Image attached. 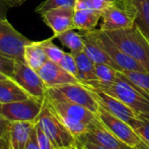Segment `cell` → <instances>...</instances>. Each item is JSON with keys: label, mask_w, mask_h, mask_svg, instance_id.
<instances>
[{"label": "cell", "mask_w": 149, "mask_h": 149, "mask_svg": "<svg viewBox=\"0 0 149 149\" xmlns=\"http://www.w3.org/2000/svg\"><path fill=\"white\" fill-rule=\"evenodd\" d=\"M45 102L76 138L102 124L97 114L68 101L54 88H47Z\"/></svg>", "instance_id": "cell-1"}, {"label": "cell", "mask_w": 149, "mask_h": 149, "mask_svg": "<svg viewBox=\"0 0 149 149\" xmlns=\"http://www.w3.org/2000/svg\"><path fill=\"white\" fill-rule=\"evenodd\" d=\"M82 84L120 100L139 115H149V96L133 84L121 71L118 70L117 79L114 83H102L94 80L82 83Z\"/></svg>", "instance_id": "cell-2"}, {"label": "cell", "mask_w": 149, "mask_h": 149, "mask_svg": "<svg viewBox=\"0 0 149 149\" xmlns=\"http://www.w3.org/2000/svg\"><path fill=\"white\" fill-rule=\"evenodd\" d=\"M105 33L123 52L149 72V41L135 25L132 28Z\"/></svg>", "instance_id": "cell-3"}, {"label": "cell", "mask_w": 149, "mask_h": 149, "mask_svg": "<svg viewBox=\"0 0 149 149\" xmlns=\"http://www.w3.org/2000/svg\"><path fill=\"white\" fill-rule=\"evenodd\" d=\"M36 124L47 134L55 148L67 149L77 146V138L69 132L45 100L42 111L36 119Z\"/></svg>", "instance_id": "cell-4"}, {"label": "cell", "mask_w": 149, "mask_h": 149, "mask_svg": "<svg viewBox=\"0 0 149 149\" xmlns=\"http://www.w3.org/2000/svg\"><path fill=\"white\" fill-rule=\"evenodd\" d=\"M136 13L132 0H116L103 11L99 29L111 32L132 28L135 25Z\"/></svg>", "instance_id": "cell-5"}, {"label": "cell", "mask_w": 149, "mask_h": 149, "mask_svg": "<svg viewBox=\"0 0 149 149\" xmlns=\"http://www.w3.org/2000/svg\"><path fill=\"white\" fill-rule=\"evenodd\" d=\"M32 40L20 33L7 19H0V53L24 62L25 47Z\"/></svg>", "instance_id": "cell-6"}, {"label": "cell", "mask_w": 149, "mask_h": 149, "mask_svg": "<svg viewBox=\"0 0 149 149\" xmlns=\"http://www.w3.org/2000/svg\"><path fill=\"white\" fill-rule=\"evenodd\" d=\"M12 79L31 97L38 99H45L47 90V86L38 72L25 62L16 61Z\"/></svg>", "instance_id": "cell-7"}, {"label": "cell", "mask_w": 149, "mask_h": 149, "mask_svg": "<svg viewBox=\"0 0 149 149\" xmlns=\"http://www.w3.org/2000/svg\"><path fill=\"white\" fill-rule=\"evenodd\" d=\"M44 100L45 99H38L31 97L25 100L3 104L2 115L11 122H36V119L42 111Z\"/></svg>", "instance_id": "cell-8"}, {"label": "cell", "mask_w": 149, "mask_h": 149, "mask_svg": "<svg viewBox=\"0 0 149 149\" xmlns=\"http://www.w3.org/2000/svg\"><path fill=\"white\" fill-rule=\"evenodd\" d=\"M97 116L103 125L126 145L135 148L141 142V139L127 123L110 113L100 104Z\"/></svg>", "instance_id": "cell-9"}, {"label": "cell", "mask_w": 149, "mask_h": 149, "mask_svg": "<svg viewBox=\"0 0 149 149\" xmlns=\"http://www.w3.org/2000/svg\"><path fill=\"white\" fill-rule=\"evenodd\" d=\"M95 34L97 39L104 50L109 54V56L119 66L122 70H139L146 71L139 62L123 52L110 38V36L100 29H95Z\"/></svg>", "instance_id": "cell-10"}, {"label": "cell", "mask_w": 149, "mask_h": 149, "mask_svg": "<svg viewBox=\"0 0 149 149\" xmlns=\"http://www.w3.org/2000/svg\"><path fill=\"white\" fill-rule=\"evenodd\" d=\"M68 101L80 104L97 115L99 104L92 91L82 84H69L54 88Z\"/></svg>", "instance_id": "cell-11"}, {"label": "cell", "mask_w": 149, "mask_h": 149, "mask_svg": "<svg viewBox=\"0 0 149 149\" xmlns=\"http://www.w3.org/2000/svg\"><path fill=\"white\" fill-rule=\"evenodd\" d=\"M90 90L92 91L95 98L102 107H104L105 110H107L110 113H111L115 117L127 123L130 126L139 117L138 113H136L132 108H130L128 105H126L120 100L103 91H99L94 89H90Z\"/></svg>", "instance_id": "cell-12"}, {"label": "cell", "mask_w": 149, "mask_h": 149, "mask_svg": "<svg viewBox=\"0 0 149 149\" xmlns=\"http://www.w3.org/2000/svg\"><path fill=\"white\" fill-rule=\"evenodd\" d=\"M47 88H56L69 84H81L80 80L62 68L58 63L47 60L37 70Z\"/></svg>", "instance_id": "cell-13"}, {"label": "cell", "mask_w": 149, "mask_h": 149, "mask_svg": "<svg viewBox=\"0 0 149 149\" xmlns=\"http://www.w3.org/2000/svg\"><path fill=\"white\" fill-rule=\"evenodd\" d=\"M74 8L61 7L50 10L40 16L44 23L52 29L54 33L53 38L55 39L60 33L68 30L74 29Z\"/></svg>", "instance_id": "cell-14"}, {"label": "cell", "mask_w": 149, "mask_h": 149, "mask_svg": "<svg viewBox=\"0 0 149 149\" xmlns=\"http://www.w3.org/2000/svg\"><path fill=\"white\" fill-rule=\"evenodd\" d=\"M77 139L78 141H89L108 149H136L120 140L110 132L103 123L90 132L78 136Z\"/></svg>", "instance_id": "cell-15"}, {"label": "cell", "mask_w": 149, "mask_h": 149, "mask_svg": "<svg viewBox=\"0 0 149 149\" xmlns=\"http://www.w3.org/2000/svg\"><path fill=\"white\" fill-rule=\"evenodd\" d=\"M80 34L84 45V51L90 57L91 60H92L96 64H106L117 70L122 71L119 66L116 64L115 61L104 50L97 39L94 30L90 32H82V33Z\"/></svg>", "instance_id": "cell-16"}, {"label": "cell", "mask_w": 149, "mask_h": 149, "mask_svg": "<svg viewBox=\"0 0 149 149\" xmlns=\"http://www.w3.org/2000/svg\"><path fill=\"white\" fill-rule=\"evenodd\" d=\"M36 125L32 121H14L10 126L11 149H25L31 132Z\"/></svg>", "instance_id": "cell-17"}, {"label": "cell", "mask_w": 149, "mask_h": 149, "mask_svg": "<svg viewBox=\"0 0 149 149\" xmlns=\"http://www.w3.org/2000/svg\"><path fill=\"white\" fill-rule=\"evenodd\" d=\"M102 17V12L96 10H74V26L82 32H90L96 29L99 19Z\"/></svg>", "instance_id": "cell-18"}, {"label": "cell", "mask_w": 149, "mask_h": 149, "mask_svg": "<svg viewBox=\"0 0 149 149\" xmlns=\"http://www.w3.org/2000/svg\"><path fill=\"white\" fill-rule=\"evenodd\" d=\"M29 97L31 96L12 78L0 81V103L2 104L25 100Z\"/></svg>", "instance_id": "cell-19"}, {"label": "cell", "mask_w": 149, "mask_h": 149, "mask_svg": "<svg viewBox=\"0 0 149 149\" xmlns=\"http://www.w3.org/2000/svg\"><path fill=\"white\" fill-rule=\"evenodd\" d=\"M77 62L78 68V79L80 83H86L90 81L97 80L95 65L96 63L90 59V57L85 54L84 51L71 53Z\"/></svg>", "instance_id": "cell-20"}, {"label": "cell", "mask_w": 149, "mask_h": 149, "mask_svg": "<svg viewBox=\"0 0 149 149\" xmlns=\"http://www.w3.org/2000/svg\"><path fill=\"white\" fill-rule=\"evenodd\" d=\"M40 41H31L24 49V62L34 70H39L47 61Z\"/></svg>", "instance_id": "cell-21"}, {"label": "cell", "mask_w": 149, "mask_h": 149, "mask_svg": "<svg viewBox=\"0 0 149 149\" xmlns=\"http://www.w3.org/2000/svg\"><path fill=\"white\" fill-rule=\"evenodd\" d=\"M136 8L135 26L149 41V0H132Z\"/></svg>", "instance_id": "cell-22"}, {"label": "cell", "mask_w": 149, "mask_h": 149, "mask_svg": "<svg viewBox=\"0 0 149 149\" xmlns=\"http://www.w3.org/2000/svg\"><path fill=\"white\" fill-rule=\"evenodd\" d=\"M55 39H57L64 47L68 48L70 53H77L84 51V45L81 34L74 32L72 29L60 33L56 36Z\"/></svg>", "instance_id": "cell-23"}, {"label": "cell", "mask_w": 149, "mask_h": 149, "mask_svg": "<svg viewBox=\"0 0 149 149\" xmlns=\"http://www.w3.org/2000/svg\"><path fill=\"white\" fill-rule=\"evenodd\" d=\"M121 72L140 91L149 96V72L139 70H122Z\"/></svg>", "instance_id": "cell-24"}, {"label": "cell", "mask_w": 149, "mask_h": 149, "mask_svg": "<svg viewBox=\"0 0 149 149\" xmlns=\"http://www.w3.org/2000/svg\"><path fill=\"white\" fill-rule=\"evenodd\" d=\"M77 0H45L44 2L40 4L36 9L35 13L42 15L43 13L56 8L61 7H70L74 8Z\"/></svg>", "instance_id": "cell-25"}, {"label": "cell", "mask_w": 149, "mask_h": 149, "mask_svg": "<svg viewBox=\"0 0 149 149\" xmlns=\"http://www.w3.org/2000/svg\"><path fill=\"white\" fill-rule=\"evenodd\" d=\"M53 40H54V38L52 36L51 38H48L47 40H40V44L42 47L47 59L54 62L59 63L60 61L61 60V58L63 57L65 52L62 49H61L59 47L54 45L52 41Z\"/></svg>", "instance_id": "cell-26"}, {"label": "cell", "mask_w": 149, "mask_h": 149, "mask_svg": "<svg viewBox=\"0 0 149 149\" xmlns=\"http://www.w3.org/2000/svg\"><path fill=\"white\" fill-rule=\"evenodd\" d=\"M131 127L135 131L141 140L149 146V115H139Z\"/></svg>", "instance_id": "cell-27"}, {"label": "cell", "mask_w": 149, "mask_h": 149, "mask_svg": "<svg viewBox=\"0 0 149 149\" xmlns=\"http://www.w3.org/2000/svg\"><path fill=\"white\" fill-rule=\"evenodd\" d=\"M95 71L97 80L102 83H114L117 79L118 70L106 64H96ZM119 71V70H118Z\"/></svg>", "instance_id": "cell-28"}, {"label": "cell", "mask_w": 149, "mask_h": 149, "mask_svg": "<svg viewBox=\"0 0 149 149\" xmlns=\"http://www.w3.org/2000/svg\"><path fill=\"white\" fill-rule=\"evenodd\" d=\"M10 126L11 121L0 115V149H11Z\"/></svg>", "instance_id": "cell-29"}, {"label": "cell", "mask_w": 149, "mask_h": 149, "mask_svg": "<svg viewBox=\"0 0 149 149\" xmlns=\"http://www.w3.org/2000/svg\"><path fill=\"white\" fill-rule=\"evenodd\" d=\"M110 5L104 2L97 1V0H77L74 10L90 9V10H96L103 13V11H104Z\"/></svg>", "instance_id": "cell-30"}, {"label": "cell", "mask_w": 149, "mask_h": 149, "mask_svg": "<svg viewBox=\"0 0 149 149\" xmlns=\"http://www.w3.org/2000/svg\"><path fill=\"white\" fill-rule=\"evenodd\" d=\"M58 64L67 72H68L72 76L76 77L78 79V68L74 57L71 53H65Z\"/></svg>", "instance_id": "cell-31"}, {"label": "cell", "mask_w": 149, "mask_h": 149, "mask_svg": "<svg viewBox=\"0 0 149 149\" xmlns=\"http://www.w3.org/2000/svg\"><path fill=\"white\" fill-rule=\"evenodd\" d=\"M16 60L0 53V72L12 78Z\"/></svg>", "instance_id": "cell-32"}, {"label": "cell", "mask_w": 149, "mask_h": 149, "mask_svg": "<svg viewBox=\"0 0 149 149\" xmlns=\"http://www.w3.org/2000/svg\"><path fill=\"white\" fill-rule=\"evenodd\" d=\"M36 132H37V138L38 142L40 149H55V146L47 136V134L43 132V130L36 124Z\"/></svg>", "instance_id": "cell-33"}, {"label": "cell", "mask_w": 149, "mask_h": 149, "mask_svg": "<svg viewBox=\"0 0 149 149\" xmlns=\"http://www.w3.org/2000/svg\"><path fill=\"white\" fill-rule=\"evenodd\" d=\"M25 149H40V146H39V142H38V138H37L36 125L31 132L30 138L28 139V142H27Z\"/></svg>", "instance_id": "cell-34"}, {"label": "cell", "mask_w": 149, "mask_h": 149, "mask_svg": "<svg viewBox=\"0 0 149 149\" xmlns=\"http://www.w3.org/2000/svg\"><path fill=\"white\" fill-rule=\"evenodd\" d=\"M77 145H78L82 149H108L106 147H104L102 146L89 142V141H78Z\"/></svg>", "instance_id": "cell-35"}, {"label": "cell", "mask_w": 149, "mask_h": 149, "mask_svg": "<svg viewBox=\"0 0 149 149\" xmlns=\"http://www.w3.org/2000/svg\"><path fill=\"white\" fill-rule=\"evenodd\" d=\"M10 9L7 0H0V19H7V13Z\"/></svg>", "instance_id": "cell-36"}, {"label": "cell", "mask_w": 149, "mask_h": 149, "mask_svg": "<svg viewBox=\"0 0 149 149\" xmlns=\"http://www.w3.org/2000/svg\"><path fill=\"white\" fill-rule=\"evenodd\" d=\"M10 8H15L22 6L24 3H26L28 0H7Z\"/></svg>", "instance_id": "cell-37"}, {"label": "cell", "mask_w": 149, "mask_h": 149, "mask_svg": "<svg viewBox=\"0 0 149 149\" xmlns=\"http://www.w3.org/2000/svg\"><path fill=\"white\" fill-rule=\"evenodd\" d=\"M135 148H136V149H149V146L146 145L145 142H143V141L141 140V142H140Z\"/></svg>", "instance_id": "cell-38"}, {"label": "cell", "mask_w": 149, "mask_h": 149, "mask_svg": "<svg viewBox=\"0 0 149 149\" xmlns=\"http://www.w3.org/2000/svg\"><path fill=\"white\" fill-rule=\"evenodd\" d=\"M8 79H11V77H9L8 76H6V74L0 72V81H6Z\"/></svg>", "instance_id": "cell-39"}, {"label": "cell", "mask_w": 149, "mask_h": 149, "mask_svg": "<svg viewBox=\"0 0 149 149\" xmlns=\"http://www.w3.org/2000/svg\"><path fill=\"white\" fill-rule=\"evenodd\" d=\"M97 1H100V2H104V3H106L108 5H111V4H113L116 0H97Z\"/></svg>", "instance_id": "cell-40"}, {"label": "cell", "mask_w": 149, "mask_h": 149, "mask_svg": "<svg viewBox=\"0 0 149 149\" xmlns=\"http://www.w3.org/2000/svg\"><path fill=\"white\" fill-rule=\"evenodd\" d=\"M67 149H82L78 145L77 146H72V147H69V148H67Z\"/></svg>", "instance_id": "cell-41"}, {"label": "cell", "mask_w": 149, "mask_h": 149, "mask_svg": "<svg viewBox=\"0 0 149 149\" xmlns=\"http://www.w3.org/2000/svg\"><path fill=\"white\" fill-rule=\"evenodd\" d=\"M2 104L1 103H0V115H2Z\"/></svg>", "instance_id": "cell-42"}, {"label": "cell", "mask_w": 149, "mask_h": 149, "mask_svg": "<svg viewBox=\"0 0 149 149\" xmlns=\"http://www.w3.org/2000/svg\"><path fill=\"white\" fill-rule=\"evenodd\" d=\"M55 149H61V148H55Z\"/></svg>", "instance_id": "cell-43"}]
</instances>
